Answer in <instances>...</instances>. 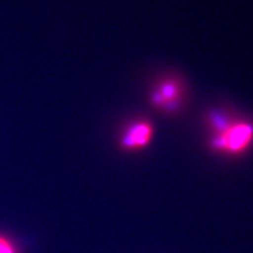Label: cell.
<instances>
[{"label":"cell","instance_id":"obj_3","mask_svg":"<svg viewBox=\"0 0 253 253\" xmlns=\"http://www.w3.org/2000/svg\"><path fill=\"white\" fill-rule=\"evenodd\" d=\"M154 137L153 124L144 118L134 121L126 126L118 139V146L126 152H135L146 149Z\"/></svg>","mask_w":253,"mask_h":253},{"label":"cell","instance_id":"obj_2","mask_svg":"<svg viewBox=\"0 0 253 253\" xmlns=\"http://www.w3.org/2000/svg\"><path fill=\"white\" fill-rule=\"evenodd\" d=\"M185 85L175 76L160 79L150 92L151 106L165 114L176 113L185 100Z\"/></svg>","mask_w":253,"mask_h":253},{"label":"cell","instance_id":"obj_1","mask_svg":"<svg viewBox=\"0 0 253 253\" xmlns=\"http://www.w3.org/2000/svg\"><path fill=\"white\" fill-rule=\"evenodd\" d=\"M210 130L208 144L213 152L237 156L247 152L253 144V123L212 110L207 115Z\"/></svg>","mask_w":253,"mask_h":253},{"label":"cell","instance_id":"obj_4","mask_svg":"<svg viewBox=\"0 0 253 253\" xmlns=\"http://www.w3.org/2000/svg\"><path fill=\"white\" fill-rule=\"evenodd\" d=\"M0 253H18L16 245L3 234H0Z\"/></svg>","mask_w":253,"mask_h":253}]
</instances>
